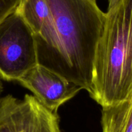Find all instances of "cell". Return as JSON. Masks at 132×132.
<instances>
[{"mask_svg": "<svg viewBox=\"0 0 132 132\" xmlns=\"http://www.w3.org/2000/svg\"><path fill=\"white\" fill-rule=\"evenodd\" d=\"M56 29L57 50L50 70L78 85L92 89L95 53L106 13L96 0H45Z\"/></svg>", "mask_w": 132, "mask_h": 132, "instance_id": "cell-1", "label": "cell"}, {"mask_svg": "<svg viewBox=\"0 0 132 132\" xmlns=\"http://www.w3.org/2000/svg\"><path fill=\"white\" fill-rule=\"evenodd\" d=\"M132 94V0L108 9L95 53L90 96L102 107Z\"/></svg>", "mask_w": 132, "mask_h": 132, "instance_id": "cell-2", "label": "cell"}, {"mask_svg": "<svg viewBox=\"0 0 132 132\" xmlns=\"http://www.w3.org/2000/svg\"><path fill=\"white\" fill-rule=\"evenodd\" d=\"M38 64L35 35L14 11L0 22V78L18 81Z\"/></svg>", "mask_w": 132, "mask_h": 132, "instance_id": "cell-3", "label": "cell"}, {"mask_svg": "<svg viewBox=\"0 0 132 132\" xmlns=\"http://www.w3.org/2000/svg\"><path fill=\"white\" fill-rule=\"evenodd\" d=\"M0 132H61L58 113L32 95L0 98Z\"/></svg>", "mask_w": 132, "mask_h": 132, "instance_id": "cell-4", "label": "cell"}, {"mask_svg": "<svg viewBox=\"0 0 132 132\" xmlns=\"http://www.w3.org/2000/svg\"><path fill=\"white\" fill-rule=\"evenodd\" d=\"M32 30L38 64L50 69L57 50L54 18L45 0H21L16 11Z\"/></svg>", "mask_w": 132, "mask_h": 132, "instance_id": "cell-5", "label": "cell"}, {"mask_svg": "<svg viewBox=\"0 0 132 132\" xmlns=\"http://www.w3.org/2000/svg\"><path fill=\"white\" fill-rule=\"evenodd\" d=\"M17 82L32 92L47 108L55 113L62 105L83 89L39 64L27 72Z\"/></svg>", "mask_w": 132, "mask_h": 132, "instance_id": "cell-6", "label": "cell"}, {"mask_svg": "<svg viewBox=\"0 0 132 132\" xmlns=\"http://www.w3.org/2000/svg\"><path fill=\"white\" fill-rule=\"evenodd\" d=\"M102 132H132V94L124 101L102 107Z\"/></svg>", "mask_w": 132, "mask_h": 132, "instance_id": "cell-7", "label": "cell"}, {"mask_svg": "<svg viewBox=\"0 0 132 132\" xmlns=\"http://www.w3.org/2000/svg\"><path fill=\"white\" fill-rule=\"evenodd\" d=\"M21 0H0V22L13 13Z\"/></svg>", "mask_w": 132, "mask_h": 132, "instance_id": "cell-8", "label": "cell"}, {"mask_svg": "<svg viewBox=\"0 0 132 132\" xmlns=\"http://www.w3.org/2000/svg\"><path fill=\"white\" fill-rule=\"evenodd\" d=\"M108 9H110L111 7H113L114 5H115L119 0H108Z\"/></svg>", "mask_w": 132, "mask_h": 132, "instance_id": "cell-9", "label": "cell"}, {"mask_svg": "<svg viewBox=\"0 0 132 132\" xmlns=\"http://www.w3.org/2000/svg\"><path fill=\"white\" fill-rule=\"evenodd\" d=\"M3 83H2V80H1V78H0V96L2 95V92H3Z\"/></svg>", "mask_w": 132, "mask_h": 132, "instance_id": "cell-10", "label": "cell"}]
</instances>
